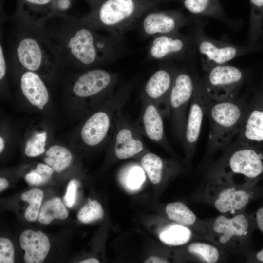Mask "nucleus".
<instances>
[{"instance_id":"f3484780","label":"nucleus","mask_w":263,"mask_h":263,"mask_svg":"<svg viewBox=\"0 0 263 263\" xmlns=\"http://www.w3.org/2000/svg\"><path fill=\"white\" fill-rule=\"evenodd\" d=\"M141 109L133 124L141 134L155 143L170 150V143L165 134L163 114L154 103L140 99Z\"/></svg>"},{"instance_id":"6ab92c4d","label":"nucleus","mask_w":263,"mask_h":263,"mask_svg":"<svg viewBox=\"0 0 263 263\" xmlns=\"http://www.w3.org/2000/svg\"><path fill=\"white\" fill-rule=\"evenodd\" d=\"M214 183L218 188L214 194L213 203L214 207L220 213H236L248 204L249 194L242 187L216 181Z\"/></svg>"},{"instance_id":"ea45409f","label":"nucleus","mask_w":263,"mask_h":263,"mask_svg":"<svg viewBox=\"0 0 263 263\" xmlns=\"http://www.w3.org/2000/svg\"><path fill=\"white\" fill-rule=\"evenodd\" d=\"M70 0H58L56 2V9L59 11H64L70 6Z\"/></svg>"},{"instance_id":"c756f323","label":"nucleus","mask_w":263,"mask_h":263,"mask_svg":"<svg viewBox=\"0 0 263 263\" xmlns=\"http://www.w3.org/2000/svg\"><path fill=\"white\" fill-rule=\"evenodd\" d=\"M43 197V191L37 188L30 189L21 194V199L29 204L24 214L25 218L27 221L34 222L37 220Z\"/></svg>"},{"instance_id":"9d476101","label":"nucleus","mask_w":263,"mask_h":263,"mask_svg":"<svg viewBox=\"0 0 263 263\" xmlns=\"http://www.w3.org/2000/svg\"><path fill=\"white\" fill-rule=\"evenodd\" d=\"M245 78L242 69L227 63L215 66L207 72L201 82L212 101L235 100L237 99Z\"/></svg>"},{"instance_id":"de8ad7c7","label":"nucleus","mask_w":263,"mask_h":263,"mask_svg":"<svg viewBox=\"0 0 263 263\" xmlns=\"http://www.w3.org/2000/svg\"><path fill=\"white\" fill-rule=\"evenodd\" d=\"M96 2H99V0H95Z\"/></svg>"},{"instance_id":"1a4fd4ad","label":"nucleus","mask_w":263,"mask_h":263,"mask_svg":"<svg viewBox=\"0 0 263 263\" xmlns=\"http://www.w3.org/2000/svg\"><path fill=\"white\" fill-rule=\"evenodd\" d=\"M197 76L185 67H178L169 94L170 118L175 136L183 141L188 107Z\"/></svg>"},{"instance_id":"79ce46f5","label":"nucleus","mask_w":263,"mask_h":263,"mask_svg":"<svg viewBox=\"0 0 263 263\" xmlns=\"http://www.w3.org/2000/svg\"><path fill=\"white\" fill-rule=\"evenodd\" d=\"M8 182L4 178H0V191H1L5 189L8 186Z\"/></svg>"},{"instance_id":"49530a36","label":"nucleus","mask_w":263,"mask_h":263,"mask_svg":"<svg viewBox=\"0 0 263 263\" xmlns=\"http://www.w3.org/2000/svg\"><path fill=\"white\" fill-rule=\"evenodd\" d=\"M260 38H262L263 39V30L262 31V32L261 33V35L260 36Z\"/></svg>"},{"instance_id":"9b49d317","label":"nucleus","mask_w":263,"mask_h":263,"mask_svg":"<svg viewBox=\"0 0 263 263\" xmlns=\"http://www.w3.org/2000/svg\"><path fill=\"white\" fill-rule=\"evenodd\" d=\"M195 46L192 34L180 32L152 38L147 49L149 60H187L194 54Z\"/></svg>"},{"instance_id":"f03ea898","label":"nucleus","mask_w":263,"mask_h":263,"mask_svg":"<svg viewBox=\"0 0 263 263\" xmlns=\"http://www.w3.org/2000/svg\"><path fill=\"white\" fill-rule=\"evenodd\" d=\"M7 34L9 64L34 72L42 77L65 65L42 26L14 20Z\"/></svg>"},{"instance_id":"412c9836","label":"nucleus","mask_w":263,"mask_h":263,"mask_svg":"<svg viewBox=\"0 0 263 263\" xmlns=\"http://www.w3.org/2000/svg\"><path fill=\"white\" fill-rule=\"evenodd\" d=\"M19 243L25 251L24 260L27 263H42L49 251V239L40 231L25 230L20 236Z\"/></svg>"},{"instance_id":"473e14b6","label":"nucleus","mask_w":263,"mask_h":263,"mask_svg":"<svg viewBox=\"0 0 263 263\" xmlns=\"http://www.w3.org/2000/svg\"><path fill=\"white\" fill-rule=\"evenodd\" d=\"M47 137L46 132L36 133L26 143L24 150L25 155L34 157L44 153L46 151Z\"/></svg>"},{"instance_id":"2eb2a0df","label":"nucleus","mask_w":263,"mask_h":263,"mask_svg":"<svg viewBox=\"0 0 263 263\" xmlns=\"http://www.w3.org/2000/svg\"><path fill=\"white\" fill-rule=\"evenodd\" d=\"M191 21L182 11L172 10L147 12L141 18L138 26L141 34L147 38L173 34L189 25Z\"/></svg>"},{"instance_id":"f704fd0d","label":"nucleus","mask_w":263,"mask_h":263,"mask_svg":"<svg viewBox=\"0 0 263 263\" xmlns=\"http://www.w3.org/2000/svg\"><path fill=\"white\" fill-rule=\"evenodd\" d=\"M0 263H14V248L12 242L6 238H0Z\"/></svg>"},{"instance_id":"c85d7f7f","label":"nucleus","mask_w":263,"mask_h":263,"mask_svg":"<svg viewBox=\"0 0 263 263\" xmlns=\"http://www.w3.org/2000/svg\"><path fill=\"white\" fill-rule=\"evenodd\" d=\"M165 210L169 218L185 226L191 225L196 220L195 214L186 205L180 202L168 204Z\"/></svg>"},{"instance_id":"b1692460","label":"nucleus","mask_w":263,"mask_h":263,"mask_svg":"<svg viewBox=\"0 0 263 263\" xmlns=\"http://www.w3.org/2000/svg\"><path fill=\"white\" fill-rule=\"evenodd\" d=\"M140 164L151 182L159 183L166 169V163L157 155L147 150L141 154Z\"/></svg>"},{"instance_id":"7ed1b4c3","label":"nucleus","mask_w":263,"mask_h":263,"mask_svg":"<svg viewBox=\"0 0 263 263\" xmlns=\"http://www.w3.org/2000/svg\"><path fill=\"white\" fill-rule=\"evenodd\" d=\"M161 0H106L91 14L79 18L89 27L119 38L138 25L148 10Z\"/></svg>"},{"instance_id":"bb28decb","label":"nucleus","mask_w":263,"mask_h":263,"mask_svg":"<svg viewBox=\"0 0 263 263\" xmlns=\"http://www.w3.org/2000/svg\"><path fill=\"white\" fill-rule=\"evenodd\" d=\"M68 211L58 197L47 201L41 207L38 215L39 222L48 225L55 219H65L68 216Z\"/></svg>"},{"instance_id":"7c9ffc66","label":"nucleus","mask_w":263,"mask_h":263,"mask_svg":"<svg viewBox=\"0 0 263 263\" xmlns=\"http://www.w3.org/2000/svg\"><path fill=\"white\" fill-rule=\"evenodd\" d=\"M188 250L190 253L205 263H214L217 262L220 258L219 249L207 243H192L188 246Z\"/></svg>"},{"instance_id":"ddd939ff","label":"nucleus","mask_w":263,"mask_h":263,"mask_svg":"<svg viewBox=\"0 0 263 263\" xmlns=\"http://www.w3.org/2000/svg\"><path fill=\"white\" fill-rule=\"evenodd\" d=\"M212 100L205 91L198 76L189 104L183 144L187 156L194 154L200 136L203 117Z\"/></svg>"},{"instance_id":"f8f14e48","label":"nucleus","mask_w":263,"mask_h":263,"mask_svg":"<svg viewBox=\"0 0 263 263\" xmlns=\"http://www.w3.org/2000/svg\"><path fill=\"white\" fill-rule=\"evenodd\" d=\"M178 66L165 61L152 74L142 88L140 99L155 103L164 117L170 118L169 94Z\"/></svg>"},{"instance_id":"e433bc0d","label":"nucleus","mask_w":263,"mask_h":263,"mask_svg":"<svg viewBox=\"0 0 263 263\" xmlns=\"http://www.w3.org/2000/svg\"><path fill=\"white\" fill-rule=\"evenodd\" d=\"M25 179L32 185H40L46 183L43 177L35 170L26 174Z\"/></svg>"},{"instance_id":"58836bf2","label":"nucleus","mask_w":263,"mask_h":263,"mask_svg":"<svg viewBox=\"0 0 263 263\" xmlns=\"http://www.w3.org/2000/svg\"><path fill=\"white\" fill-rule=\"evenodd\" d=\"M256 222L259 229L263 232V207L260 208L256 214Z\"/></svg>"},{"instance_id":"4c0bfd02","label":"nucleus","mask_w":263,"mask_h":263,"mask_svg":"<svg viewBox=\"0 0 263 263\" xmlns=\"http://www.w3.org/2000/svg\"><path fill=\"white\" fill-rule=\"evenodd\" d=\"M34 170L43 177L46 183L50 179L55 171L51 167L43 163L38 164Z\"/></svg>"},{"instance_id":"4be33fe9","label":"nucleus","mask_w":263,"mask_h":263,"mask_svg":"<svg viewBox=\"0 0 263 263\" xmlns=\"http://www.w3.org/2000/svg\"><path fill=\"white\" fill-rule=\"evenodd\" d=\"M22 4L15 19L31 24L42 26L56 14L51 8L54 0H21Z\"/></svg>"},{"instance_id":"c9c22d12","label":"nucleus","mask_w":263,"mask_h":263,"mask_svg":"<svg viewBox=\"0 0 263 263\" xmlns=\"http://www.w3.org/2000/svg\"><path fill=\"white\" fill-rule=\"evenodd\" d=\"M78 182L77 180H71L67 186L66 192L63 197L65 205L68 207H72L75 203Z\"/></svg>"},{"instance_id":"c03bdc74","label":"nucleus","mask_w":263,"mask_h":263,"mask_svg":"<svg viewBox=\"0 0 263 263\" xmlns=\"http://www.w3.org/2000/svg\"><path fill=\"white\" fill-rule=\"evenodd\" d=\"M256 257L258 261L263 262V249L256 254Z\"/></svg>"},{"instance_id":"393cba45","label":"nucleus","mask_w":263,"mask_h":263,"mask_svg":"<svg viewBox=\"0 0 263 263\" xmlns=\"http://www.w3.org/2000/svg\"><path fill=\"white\" fill-rule=\"evenodd\" d=\"M250 12L247 44L257 43L263 31V0H249Z\"/></svg>"},{"instance_id":"aec40b11","label":"nucleus","mask_w":263,"mask_h":263,"mask_svg":"<svg viewBox=\"0 0 263 263\" xmlns=\"http://www.w3.org/2000/svg\"><path fill=\"white\" fill-rule=\"evenodd\" d=\"M20 72L19 86L24 97L40 110L48 102L49 93L42 77L38 74L10 65Z\"/></svg>"},{"instance_id":"a18cd8bd","label":"nucleus","mask_w":263,"mask_h":263,"mask_svg":"<svg viewBox=\"0 0 263 263\" xmlns=\"http://www.w3.org/2000/svg\"><path fill=\"white\" fill-rule=\"evenodd\" d=\"M5 144L3 138L0 137V153H1L4 149Z\"/></svg>"},{"instance_id":"f257e3e1","label":"nucleus","mask_w":263,"mask_h":263,"mask_svg":"<svg viewBox=\"0 0 263 263\" xmlns=\"http://www.w3.org/2000/svg\"><path fill=\"white\" fill-rule=\"evenodd\" d=\"M42 27L65 67L80 70L97 68L127 53L123 38L100 34L80 19L56 13Z\"/></svg>"},{"instance_id":"39448f33","label":"nucleus","mask_w":263,"mask_h":263,"mask_svg":"<svg viewBox=\"0 0 263 263\" xmlns=\"http://www.w3.org/2000/svg\"><path fill=\"white\" fill-rule=\"evenodd\" d=\"M263 175V153L236 140L212 171L214 181L242 187Z\"/></svg>"},{"instance_id":"0eeeda50","label":"nucleus","mask_w":263,"mask_h":263,"mask_svg":"<svg viewBox=\"0 0 263 263\" xmlns=\"http://www.w3.org/2000/svg\"><path fill=\"white\" fill-rule=\"evenodd\" d=\"M247 107L238 99L211 101L206 114L209 120L208 144L213 150L227 147L238 134Z\"/></svg>"},{"instance_id":"72a5a7b5","label":"nucleus","mask_w":263,"mask_h":263,"mask_svg":"<svg viewBox=\"0 0 263 263\" xmlns=\"http://www.w3.org/2000/svg\"><path fill=\"white\" fill-rule=\"evenodd\" d=\"M142 168L133 166L128 171L126 176V184L128 188L135 189L140 187L145 180V174Z\"/></svg>"},{"instance_id":"20e7f679","label":"nucleus","mask_w":263,"mask_h":263,"mask_svg":"<svg viewBox=\"0 0 263 263\" xmlns=\"http://www.w3.org/2000/svg\"><path fill=\"white\" fill-rule=\"evenodd\" d=\"M135 85V81L132 79L121 84L87 118L80 133L84 145L89 147H97L112 136Z\"/></svg>"},{"instance_id":"5701e85b","label":"nucleus","mask_w":263,"mask_h":263,"mask_svg":"<svg viewBox=\"0 0 263 263\" xmlns=\"http://www.w3.org/2000/svg\"><path fill=\"white\" fill-rule=\"evenodd\" d=\"M193 16L216 19L230 28H235L236 22L226 15L219 0H178Z\"/></svg>"},{"instance_id":"a211bd4d","label":"nucleus","mask_w":263,"mask_h":263,"mask_svg":"<svg viewBox=\"0 0 263 263\" xmlns=\"http://www.w3.org/2000/svg\"><path fill=\"white\" fill-rule=\"evenodd\" d=\"M237 140L263 153V92L247 107Z\"/></svg>"},{"instance_id":"a878e982","label":"nucleus","mask_w":263,"mask_h":263,"mask_svg":"<svg viewBox=\"0 0 263 263\" xmlns=\"http://www.w3.org/2000/svg\"><path fill=\"white\" fill-rule=\"evenodd\" d=\"M44 162L51 167L56 172H61L71 164L73 156L70 151L65 147L55 145L46 151Z\"/></svg>"},{"instance_id":"4468645a","label":"nucleus","mask_w":263,"mask_h":263,"mask_svg":"<svg viewBox=\"0 0 263 263\" xmlns=\"http://www.w3.org/2000/svg\"><path fill=\"white\" fill-rule=\"evenodd\" d=\"M112 136L111 150L119 160L136 156L147 150L143 135L123 112L118 118Z\"/></svg>"},{"instance_id":"423d86ee","label":"nucleus","mask_w":263,"mask_h":263,"mask_svg":"<svg viewBox=\"0 0 263 263\" xmlns=\"http://www.w3.org/2000/svg\"><path fill=\"white\" fill-rule=\"evenodd\" d=\"M193 36L196 49L201 57L203 69L207 72L212 68L228 63L243 55L259 50L258 43L241 46L226 40H217L207 36L204 31L207 18L191 15Z\"/></svg>"},{"instance_id":"dca6fc26","label":"nucleus","mask_w":263,"mask_h":263,"mask_svg":"<svg viewBox=\"0 0 263 263\" xmlns=\"http://www.w3.org/2000/svg\"><path fill=\"white\" fill-rule=\"evenodd\" d=\"M249 224L246 216L238 213L231 217L221 215L214 220L211 228L214 241L222 248L230 249L238 245L247 235Z\"/></svg>"},{"instance_id":"cd10ccee","label":"nucleus","mask_w":263,"mask_h":263,"mask_svg":"<svg viewBox=\"0 0 263 263\" xmlns=\"http://www.w3.org/2000/svg\"><path fill=\"white\" fill-rule=\"evenodd\" d=\"M192 235L191 230L187 226L175 224L163 230L159 235L161 241L166 244L178 246L187 243Z\"/></svg>"},{"instance_id":"6e6552de","label":"nucleus","mask_w":263,"mask_h":263,"mask_svg":"<svg viewBox=\"0 0 263 263\" xmlns=\"http://www.w3.org/2000/svg\"><path fill=\"white\" fill-rule=\"evenodd\" d=\"M119 75L103 69H83L70 87L72 94L90 103H101L114 92Z\"/></svg>"},{"instance_id":"a19ab883","label":"nucleus","mask_w":263,"mask_h":263,"mask_svg":"<svg viewBox=\"0 0 263 263\" xmlns=\"http://www.w3.org/2000/svg\"><path fill=\"white\" fill-rule=\"evenodd\" d=\"M145 263H169L167 261L157 257H151L147 259Z\"/></svg>"},{"instance_id":"2f4dec72","label":"nucleus","mask_w":263,"mask_h":263,"mask_svg":"<svg viewBox=\"0 0 263 263\" xmlns=\"http://www.w3.org/2000/svg\"><path fill=\"white\" fill-rule=\"evenodd\" d=\"M104 210L101 205L96 200L89 201L79 210L77 217L82 223L88 224L103 218Z\"/></svg>"},{"instance_id":"37998d69","label":"nucleus","mask_w":263,"mask_h":263,"mask_svg":"<svg viewBox=\"0 0 263 263\" xmlns=\"http://www.w3.org/2000/svg\"><path fill=\"white\" fill-rule=\"evenodd\" d=\"M78 263H99V261L95 258H91L85 259Z\"/></svg>"}]
</instances>
